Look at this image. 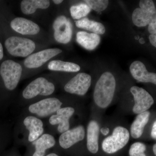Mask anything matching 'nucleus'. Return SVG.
Here are the masks:
<instances>
[{"instance_id": "9d476101", "label": "nucleus", "mask_w": 156, "mask_h": 156, "mask_svg": "<svg viewBox=\"0 0 156 156\" xmlns=\"http://www.w3.org/2000/svg\"><path fill=\"white\" fill-rule=\"evenodd\" d=\"M91 76L86 73H80L65 85L64 89L71 94L85 95L91 86Z\"/></svg>"}, {"instance_id": "423d86ee", "label": "nucleus", "mask_w": 156, "mask_h": 156, "mask_svg": "<svg viewBox=\"0 0 156 156\" xmlns=\"http://www.w3.org/2000/svg\"><path fill=\"white\" fill-rule=\"evenodd\" d=\"M55 90V86L44 77H39L31 82L23 92V96L26 99H30L37 95L48 96Z\"/></svg>"}, {"instance_id": "1a4fd4ad", "label": "nucleus", "mask_w": 156, "mask_h": 156, "mask_svg": "<svg viewBox=\"0 0 156 156\" xmlns=\"http://www.w3.org/2000/svg\"><path fill=\"white\" fill-rule=\"evenodd\" d=\"M130 91L134 98V105L133 112L134 113L139 114L147 111L153 105V98L145 89L134 86L131 87Z\"/></svg>"}, {"instance_id": "2eb2a0df", "label": "nucleus", "mask_w": 156, "mask_h": 156, "mask_svg": "<svg viewBox=\"0 0 156 156\" xmlns=\"http://www.w3.org/2000/svg\"><path fill=\"white\" fill-rule=\"evenodd\" d=\"M11 27L14 31L23 35H35L40 31L36 23L23 17L14 18L11 21Z\"/></svg>"}, {"instance_id": "2f4dec72", "label": "nucleus", "mask_w": 156, "mask_h": 156, "mask_svg": "<svg viewBox=\"0 0 156 156\" xmlns=\"http://www.w3.org/2000/svg\"><path fill=\"white\" fill-rule=\"evenodd\" d=\"M62 2H63L62 0H53V3H55L56 5H59Z\"/></svg>"}, {"instance_id": "f8f14e48", "label": "nucleus", "mask_w": 156, "mask_h": 156, "mask_svg": "<svg viewBox=\"0 0 156 156\" xmlns=\"http://www.w3.org/2000/svg\"><path fill=\"white\" fill-rule=\"evenodd\" d=\"M75 109L72 107L60 108L56 112V115H53L49 119L52 125L58 124V131L61 133L68 131L69 128V120L73 114Z\"/></svg>"}, {"instance_id": "dca6fc26", "label": "nucleus", "mask_w": 156, "mask_h": 156, "mask_svg": "<svg viewBox=\"0 0 156 156\" xmlns=\"http://www.w3.org/2000/svg\"><path fill=\"white\" fill-rule=\"evenodd\" d=\"M99 126L95 121H90L87 127V146L88 150L96 154L98 150Z\"/></svg>"}, {"instance_id": "c756f323", "label": "nucleus", "mask_w": 156, "mask_h": 156, "mask_svg": "<svg viewBox=\"0 0 156 156\" xmlns=\"http://www.w3.org/2000/svg\"><path fill=\"white\" fill-rule=\"evenodd\" d=\"M101 131L103 135H106L108 134L109 132V129L107 128H104L101 129Z\"/></svg>"}, {"instance_id": "a878e982", "label": "nucleus", "mask_w": 156, "mask_h": 156, "mask_svg": "<svg viewBox=\"0 0 156 156\" xmlns=\"http://www.w3.org/2000/svg\"><path fill=\"white\" fill-rule=\"evenodd\" d=\"M146 149L145 144L140 142L134 143L129 150L130 156H146L144 152Z\"/></svg>"}, {"instance_id": "b1692460", "label": "nucleus", "mask_w": 156, "mask_h": 156, "mask_svg": "<svg viewBox=\"0 0 156 156\" xmlns=\"http://www.w3.org/2000/svg\"><path fill=\"white\" fill-rule=\"evenodd\" d=\"M91 10L89 6L85 4L72 6L70 9L71 15L74 20H79L86 17L90 13Z\"/></svg>"}, {"instance_id": "72a5a7b5", "label": "nucleus", "mask_w": 156, "mask_h": 156, "mask_svg": "<svg viewBox=\"0 0 156 156\" xmlns=\"http://www.w3.org/2000/svg\"><path fill=\"white\" fill-rule=\"evenodd\" d=\"M46 156H58V155H57V154H49L48 155Z\"/></svg>"}, {"instance_id": "7ed1b4c3", "label": "nucleus", "mask_w": 156, "mask_h": 156, "mask_svg": "<svg viewBox=\"0 0 156 156\" xmlns=\"http://www.w3.org/2000/svg\"><path fill=\"white\" fill-rule=\"evenodd\" d=\"M129 138V131L124 127L118 126L115 128L111 136H108L103 140L102 149L107 153H115L128 144Z\"/></svg>"}, {"instance_id": "4be33fe9", "label": "nucleus", "mask_w": 156, "mask_h": 156, "mask_svg": "<svg viewBox=\"0 0 156 156\" xmlns=\"http://www.w3.org/2000/svg\"><path fill=\"white\" fill-rule=\"evenodd\" d=\"M76 25L78 28L87 30L98 35L103 34L105 32V27L102 23L87 18L79 20L76 21Z\"/></svg>"}, {"instance_id": "cd10ccee", "label": "nucleus", "mask_w": 156, "mask_h": 156, "mask_svg": "<svg viewBox=\"0 0 156 156\" xmlns=\"http://www.w3.org/2000/svg\"><path fill=\"white\" fill-rule=\"evenodd\" d=\"M149 40L151 44L154 47H156V34H151Z\"/></svg>"}, {"instance_id": "6e6552de", "label": "nucleus", "mask_w": 156, "mask_h": 156, "mask_svg": "<svg viewBox=\"0 0 156 156\" xmlns=\"http://www.w3.org/2000/svg\"><path fill=\"white\" fill-rule=\"evenodd\" d=\"M62 104L58 98H50L32 104L29 107V110L39 117H48L61 108Z\"/></svg>"}, {"instance_id": "ddd939ff", "label": "nucleus", "mask_w": 156, "mask_h": 156, "mask_svg": "<svg viewBox=\"0 0 156 156\" xmlns=\"http://www.w3.org/2000/svg\"><path fill=\"white\" fill-rule=\"evenodd\" d=\"M85 129L83 126H79L62 133L59 138L60 146L68 149L85 137Z\"/></svg>"}, {"instance_id": "4468645a", "label": "nucleus", "mask_w": 156, "mask_h": 156, "mask_svg": "<svg viewBox=\"0 0 156 156\" xmlns=\"http://www.w3.org/2000/svg\"><path fill=\"white\" fill-rule=\"evenodd\" d=\"M130 71L132 76L138 82L156 84L155 73H150L141 62L135 61L130 66Z\"/></svg>"}, {"instance_id": "a211bd4d", "label": "nucleus", "mask_w": 156, "mask_h": 156, "mask_svg": "<svg viewBox=\"0 0 156 156\" xmlns=\"http://www.w3.org/2000/svg\"><path fill=\"white\" fill-rule=\"evenodd\" d=\"M100 40L99 35L94 33L80 31L76 34V41L78 44L88 50H94L99 45Z\"/></svg>"}, {"instance_id": "aec40b11", "label": "nucleus", "mask_w": 156, "mask_h": 156, "mask_svg": "<svg viewBox=\"0 0 156 156\" xmlns=\"http://www.w3.org/2000/svg\"><path fill=\"white\" fill-rule=\"evenodd\" d=\"M55 143V140L52 135L43 134L33 142V144L35 147V151L33 156H44L45 151L54 146Z\"/></svg>"}, {"instance_id": "5701e85b", "label": "nucleus", "mask_w": 156, "mask_h": 156, "mask_svg": "<svg viewBox=\"0 0 156 156\" xmlns=\"http://www.w3.org/2000/svg\"><path fill=\"white\" fill-rule=\"evenodd\" d=\"M48 68L51 70L66 72H77L80 70V67L78 64L58 60L50 62Z\"/></svg>"}, {"instance_id": "0eeeda50", "label": "nucleus", "mask_w": 156, "mask_h": 156, "mask_svg": "<svg viewBox=\"0 0 156 156\" xmlns=\"http://www.w3.org/2000/svg\"><path fill=\"white\" fill-rule=\"evenodd\" d=\"M54 38L61 44L69 43L72 37V25L68 19L63 15L58 16L53 23Z\"/></svg>"}, {"instance_id": "c85d7f7f", "label": "nucleus", "mask_w": 156, "mask_h": 156, "mask_svg": "<svg viewBox=\"0 0 156 156\" xmlns=\"http://www.w3.org/2000/svg\"><path fill=\"white\" fill-rule=\"evenodd\" d=\"M151 136L154 139H156V122L155 121L152 128L151 132Z\"/></svg>"}, {"instance_id": "f03ea898", "label": "nucleus", "mask_w": 156, "mask_h": 156, "mask_svg": "<svg viewBox=\"0 0 156 156\" xmlns=\"http://www.w3.org/2000/svg\"><path fill=\"white\" fill-rule=\"evenodd\" d=\"M5 46L9 53L15 57H27L36 48L34 42L30 39L16 36L8 38L5 42Z\"/></svg>"}, {"instance_id": "473e14b6", "label": "nucleus", "mask_w": 156, "mask_h": 156, "mask_svg": "<svg viewBox=\"0 0 156 156\" xmlns=\"http://www.w3.org/2000/svg\"><path fill=\"white\" fill-rule=\"evenodd\" d=\"M153 151L154 154L155 155L156 154V144H154L153 146Z\"/></svg>"}, {"instance_id": "f257e3e1", "label": "nucleus", "mask_w": 156, "mask_h": 156, "mask_svg": "<svg viewBox=\"0 0 156 156\" xmlns=\"http://www.w3.org/2000/svg\"><path fill=\"white\" fill-rule=\"evenodd\" d=\"M116 87V81L111 73L105 72L101 76L95 85L94 99L101 108H105L111 103Z\"/></svg>"}, {"instance_id": "20e7f679", "label": "nucleus", "mask_w": 156, "mask_h": 156, "mask_svg": "<svg viewBox=\"0 0 156 156\" xmlns=\"http://www.w3.org/2000/svg\"><path fill=\"white\" fill-rule=\"evenodd\" d=\"M22 72L20 64L12 60L3 62L0 67V74L7 89L13 90L17 87Z\"/></svg>"}, {"instance_id": "39448f33", "label": "nucleus", "mask_w": 156, "mask_h": 156, "mask_svg": "<svg viewBox=\"0 0 156 156\" xmlns=\"http://www.w3.org/2000/svg\"><path fill=\"white\" fill-rule=\"evenodd\" d=\"M140 8L134 10L132 14V21L138 27H144L156 20V11L153 1L141 0Z\"/></svg>"}, {"instance_id": "393cba45", "label": "nucleus", "mask_w": 156, "mask_h": 156, "mask_svg": "<svg viewBox=\"0 0 156 156\" xmlns=\"http://www.w3.org/2000/svg\"><path fill=\"white\" fill-rule=\"evenodd\" d=\"M85 2L90 9L97 12L104 11L107 8L109 3L108 0H86Z\"/></svg>"}, {"instance_id": "9b49d317", "label": "nucleus", "mask_w": 156, "mask_h": 156, "mask_svg": "<svg viewBox=\"0 0 156 156\" xmlns=\"http://www.w3.org/2000/svg\"><path fill=\"white\" fill-rule=\"evenodd\" d=\"M62 52V50L58 48H51L39 51L26 58L24 66L29 69L37 68Z\"/></svg>"}, {"instance_id": "7c9ffc66", "label": "nucleus", "mask_w": 156, "mask_h": 156, "mask_svg": "<svg viewBox=\"0 0 156 156\" xmlns=\"http://www.w3.org/2000/svg\"><path fill=\"white\" fill-rule=\"evenodd\" d=\"M4 56V52H3V48L2 45L0 43V60L2 59Z\"/></svg>"}, {"instance_id": "412c9836", "label": "nucleus", "mask_w": 156, "mask_h": 156, "mask_svg": "<svg viewBox=\"0 0 156 156\" xmlns=\"http://www.w3.org/2000/svg\"><path fill=\"white\" fill-rule=\"evenodd\" d=\"M50 5V1L48 0H23L20 4V8L23 14L29 15L34 13L37 9H46Z\"/></svg>"}, {"instance_id": "f3484780", "label": "nucleus", "mask_w": 156, "mask_h": 156, "mask_svg": "<svg viewBox=\"0 0 156 156\" xmlns=\"http://www.w3.org/2000/svg\"><path fill=\"white\" fill-rule=\"evenodd\" d=\"M23 124L29 131L28 140L30 142L36 140L44 132L43 122L36 117H26L23 121Z\"/></svg>"}, {"instance_id": "6ab92c4d", "label": "nucleus", "mask_w": 156, "mask_h": 156, "mask_svg": "<svg viewBox=\"0 0 156 156\" xmlns=\"http://www.w3.org/2000/svg\"><path fill=\"white\" fill-rule=\"evenodd\" d=\"M150 115V112L147 111L136 116L131 127V134L133 138L137 139L141 136L145 126L149 120Z\"/></svg>"}, {"instance_id": "bb28decb", "label": "nucleus", "mask_w": 156, "mask_h": 156, "mask_svg": "<svg viewBox=\"0 0 156 156\" xmlns=\"http://www.w3.org/2000/svg\"><path fill=\"white\" fill-rule=\"evenodd\" d=\"M148 30L151 34H156V20L153 21L149 24Z\"/></svg>"}]
</instances>
